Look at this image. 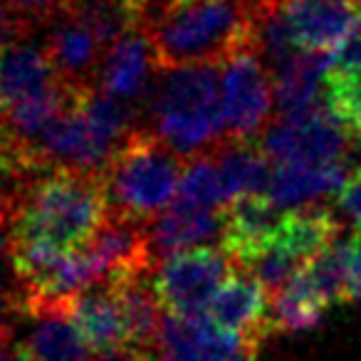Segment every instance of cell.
<instances>
[{
	"label": "cell",
	"mask_w": 361,
	"mask_h": 361,
	"mask_svg": "<svg viewBox=\"0 0 361 361\" xmlns=\"http://www.w3.org/2000/svg\"><path fill=\"white\" fill-rule=\"evenodd\" d=\"M257 0H154L144 32L159 70L216 65L255 47Z\"/></svg>",
	"instance_id": "6da1fadb"
},
{
	"label": "cell",
	"mask_w": 361,
	"mask_h": 361,
	"mask_svg": "<svg viewBox=\"0 0 361 361\" xmlns=\"http://www.w3.org/2000/svg\"><path fill=\"white\" fill-rule=\"evenodd\" d=\"M109 216L104 176L72 169L37 173L23 191L11 226V243H47L80 250Z\"/></svg>",
	"instance_id": "7a4b0ae2"
},
{
	"label": "cell",
	"mask_w": 361,
	"mask_h": 361,
	"mask_svg": "<svg viewBox=\"0 0 361 361\" xmlns=\"http://www.w3.org/2000/svg\"><path fill=\"white\" fill-rule=\"evenodd\" d=\"M149 126L180 159L213 151L223 139L221 75L216 65L164 70L146 104Z\"/></svg>",
	"instance_id": "3957f363"
},
{
	"label": "cell",
	"mask_w": 361,
	"mask_h": 361,
	"mask_svg": "<svg viewBox=\"0 0 361 361\" xmlns=\"http://www.w3.org/2000/svg\"><path fill=\"white\" fill-rule=\"evenodd\" d=\"M186 164L154 131L139 126L102 173L109 213L151 226L178 196Z\"/></svg>",
	"instance_id": "277c9868"
},
{
	"label": "cell",
	"mask_w": 361,
	"mask_h": 361,
	"mask_svg": "<svg viewBox=\"0 0 361 361\" xmlns=\"http://www.w3.org/2000/svg\"><path fill=\"white\" fill-rule=\"evenodd\" d=\"M235 262L223 247L198 245L166 257L154 275V290L166 314H208L216 292L223 287Z\"/></svg>",
	"instance_id": "5b68a950"
},
{
	"label": "cell",
	"mask_w": 361,
	"mask_h": 361,
	"mask_svg": "<svg viewBox=\"0 0 361 361\" xmlns=\"http://www.w3.org/2000/svg\"><path fill=\"white\" fill-rule=\"evenodd\" d=\"M275 77L255 47L221 67V111L226 139H262L272 124Z\"/></svg>",
	"instance_id": "8992f818"
},
{
	"label": "cell",
	"mask_w": 361,
	"mask_h": 361,
	"mask_svg": "<svg viewBox=\"0 0 361 361\" xmlns=\"http://www.w3.org/2000/svg\"><path fill=\"white\" fill-rule=\"evenodd\" d=\"M354 141L329 106H322L302 116H277L262 134L260 144L275 164L331 166L351 154Z\"/></svg>",
	"instance_id": "52a82bcc"
},
{
	"label": "cell",
	"mask_w": 361,
	"mask_h": 361,
	"mask_svg": "<svg viewBox=\"0 0 361 361\" xmlns=\"http://www.w3.org/2000/svg\"><path fill=\"white\" fill-rule=\"evenodd\" d=\"M208 317L213 324L240 336L245 344L260 346L272 336V297L262 282L245 267H233L228 280L216 292Z\"/></svg>",
	"instance_id": "ba28073f"
},
{
	"label": "cell",
	"mask_w": 361,
	"mask_h": 361,
	"mask_svg": "<svg viewBox=\"0 0 361 361\" xmlns=\"http://www.w3.org/2000/svg\"><path fill=\"white\" fill-rule=\"evenodd\" d=\"M282 16L297 50L331 52L351 35L361 8L341 0H282Z\"/></svg>",
	"instance_id": "9c48e42d"
},
{
	"label": "cell",
	"mask_w": 361,
	"mask_h": 361,
	"mask_svg": "<svg viewBox=\"0 0 361 361\" xmlns=\"http://www.w3.org/2000/svg\"><path fill=\"white\" fill-rule=\"evenodd\" d=\"M60 87L45 47L18 35L0 47V116Z\"/></svg>",
	"instance_id": "30bf717a"
},
{
	"label": "cell",
	"mask_w": 361,
	"mask_h": 361,
	"mask_svg": "<svg viewBox=\"0 0 361 361\" xmlns=\"http://www.w3.org/2000/svg\"><path fill=\"white\" fill-rule=\"evenodd\" d=\"M154 75H161L149 35L144 30L131 32L106 50L97 75V90L116 99L136 104L151 94Z\"/></svg>",
	"instance_id": "8fae6325"
},
{
	"label": "cell",
	"mask_w": 361,
	"mask_h": 361,
	"mask_svg": "<svg viewBox=\"0 0 361 361\" xmlns=\"http://www.w3.org/2000/svg\"><path fill=\"white\" fill-rule=\"evenodd\" d=\"M42 47L60 82L77 87H97V75H99L106 47L82 23L62 13L60 18L52 20L50 35Z\"/></svg>",
	"instance_id": "7c38bea8"
},
{
	"label": "cell",
	"mask_w": 361,
	"mask_h": 361,
	"mask_svg": "<svg viewBox=\"0 0 361 361\" xmlns=\"http://www.w3.org/2000/svg\"><path fill=\"white\" fill-rule=\"evenodd\" d=\"M211 154L221 173L226 206L243 196H267L275 166L260 139H223Z\"/></svg>",
	"instance_id": "4fadbf2b"
},
{
	"label": "cell",
	"mask_w": 361,
	"mask_h": 361,
	"mask_svg": "<svg viewBox=\"0 0 361 361\" xmlns=\"http://www.w3.org/2000/svg\"><path fill=\"white\" fill-rule=\"evenodd\" d=\"M72 322L92 354L104 356L126 346V326L111 285H94L70 300Z\"/></svg>",
	"instance_id": "5bb4252c"
},
{
	"label": "cell",
	"mask_w": 361,
	"mask_h": 361,
	"mask_svg": "<svg viewBox=\"0 0 361 361\" xmlns=\"http://www.w3.org/2000/svg\"><path fill=\"white\" fill-rule=\"evenodd\" d=\"M331 57L326 52H297L275 75L277 116H302L326 106L324 87Z\"/></svg>",
	"instance_id": "9a60e30c"
},
{
	"label": "cell",
	"mask_w": 361,
	"mask_h": 361,
	"mask_svg": "<svg viewBox=\"0 0 361 361\" xmlns=\"http://www.w3.org/2000/svg\"><path fill=\"white\" fill-rule=\"evenodd\" d=\"M346 178L349 173L341 164H275L267 198L277 211H295L331 193H339Z\"/></svg>",
	"instance_id": "2e32d148"
},
{
	"label": "cell",
	"mask_w": 361,
	"mask_h": 361,
	"mask_svg": "<svg viewBox=\"0 0 361 361\" xmlns=\"http://www.w3.org/2000/svg\"><path fill=\"white\" fill-rule=\"evenodd\" d=\"M221 226L223 213L201 211V208L173 201L171 208H166L149 226L151 250H154L156 262L161 265L166 257L176 255V252L191 250V247H198L211 238L221 235Z\"/></svg>",
	"instance_id": "e0dca14e"
},
{
	"label": "cell",
	"mask_w": 361,
	"mask_h": 361,
	"mask_svg": "<svg viewBox=\"0 0 361 361\" xmlns=\"http://www.w3.org/2000/svg\"><path fill=\"white\" fill-rule=\"evenodd\" d=\"M116 292L126 326V346L139 351L159 349L166 312L154 290V277H126L106 282Z\"/></svg>",
	"instance_id": "ac0fdd59"
},
{
	"label": "cell",
	"mask_w": 361,
	"mask_h": 361,
	"mask_svg": "<svg viewBox=\"0 0 361 361\" xmlns=\"http://www.w3.org/2000/svg\"><path fill=\"white\" fill-rule=\"evenodd\" d=\"M154 0H67L65 13L109 50L131 32L144 30Z\"/></svg>",
	"instance_id": "d6986e66"
},
{
	"label": "cell",
	"mask_w": 361,
	"mask_h": 361,
	"mask_svg": "<svg viewBox=\"0 0 361 361\" xmlns=\"http://www.w3.org/2000/svg\"><path fill=\"white\" fill-rule=\"evenodd\" d=\"M349 270H351V238L341 235L322 250L302 270L307 285L326 307L349 302Z\"/></svg>",
	"instance_id": "ffe728a7"
},
{
	"label": "cell",
	"mask_w": 361,
	"mask_h": 361,
	"mask_svg": "<svg viewBox=\"0 0 361 361\" xmlns=\"http://www.w3.org/2000/svg\"><path fill=\"white\" fill-rule=\"evenodd\" d=\"M329 307L314 295L302 272L272 295V331L275 334H297L317 326Z\"/></svg>",
	"instance_id": "44dd1931"
},
{
	"label": "cell",
	"mask_w": 361,
	"mask_h": 361,
	"mask_svg": "<svg viewBox=\"0 0 361 361\" xmlns=\"http://www.w3.org/2000/svg\"><path fill=\"white\" fill-rule=\"evenodd\" d=\"M176 201L186 203V206H191V208H201V211L223 213V208H226V196H223L221 173H218L216 159H213L211 151L196 156V159H191L186 164Z\"/></svg>",
	"instance_id": "7402d4cb"
},
{
	"label": "cell",
	"mask_w": 361,
	"mask_h": 361,
	"mask_svg": "<svg viewBox=\"0 0 361 361\" xmlns=\"http://www.w3.org/2000/svg\"><path fill=\"white\" fill-rule=\"evenodd\" d=\"M324 102L346 131L354 139H361V70H329Z\"/></svg>",
	"instance_id": "603a6c76"
},
{
	"label": "cell",
	"mask_w": 361,
	"mask_h": 361,
	"mask_svg": "<svg viewBox=\"0 0 361 361\" xmlns=\"http://www.w3.org/2000/svg\"><path fill=\"white\" fill-rule=\"evenodd\" d=\"M8 11L23 23V27L32 30L40 23H52L65 13L67 0H6Z\"/></svg>",
	"instance_id": "cb8c5ba5"
},
{
	"label": "cell",
	"mask_w": 361,
	"mask_h": 361,
	"mask_svg": "<svg viewBox=\"0 0 361 361\" xmlns=\"http://www.w3.org/2000/svg\"><path fill=\"white\" fill-rule=\"evenodd\" d=\"M339 208L361 231V169H356L354 173H349L344 188L339 191Z\"/></svg>",
	"instance_id": "d4e9b609"
},
{
	"label": "cell",
	"mask_w": 361,
	"mask_h": 361,
	"mask_svg": "<svg viewBox=\"0 0 361 361\" xmlns=\"http://www.w3.org/2000/svg\"><path fill=\"white\" fill-rule=\"evenodd\" d=\"M13 314H18V295L0 282V354L13 346Z\"/></svg>",
	"instance_id": "484cf974"
},
{
	"label": "cell",
	"mask_w": 361,
	"mask_h": 361,
	"mask_svg": "<svg viewBox=\"0 0 361 361\" xmlns=\"http://www.w3.org/2000/svg\"><path fill=\"white\" fill-rule=\"evenodd\" d=\"M336 67H341V70H361V16L356 20L354 30H351V35L339 47Z\"/></svg>",
	"instance_id": "4316f807"
},
{
	"label": "cell",
	"mask_w": 361,
	"mask_h": 361,
	"mask_svg": "<svg viewBox=\"0 0 361 361\" xmlns=\"http://www.w3.org/2000/svg\"><path fill=\"white\" fill-rule=\"evenodd\" d=\"M349 302H361V231H356L354 235H351Z\"/></svg>",
	"instance_id": "83f0119b"
},
{
	"label": "cell",
	"mask_w": 361,
	"mask_h": 361,
	"mask_svg": "<svg viewBox=\"0 0 361 361\" xmlns=\"http://www.w3.org/2000/svg\"><path fill=\"white\" fill-rule=\"evenodd\" d=\"M27 32H30V30H27V27H23V23L18 20L11 11H8L6 3H0V47L6 45V42H11L13 37L27 35Z\"/></svg>",
	"instance_id": "f1b7e54d"
},
{
	"label": "cell",
	"mask_w": 361,
	"mask_h": 361,
	"mask_svg": "<svg viewBox=\"0 0 361 361\" xmlns=\"http://www.w3.org/2000/svg\"><path fill=\"white\" fill-rule=\"evenodd\" d=\"M257 349L255 344H240V349L233 351V356L228 361H257Z\"/></svg>",
	"instance_id": "f546056e"
},
{
	"label": "cell",
	"mask_w": 361,
	"mask_h": 361,
	"mask_svg": "<svg viewBox=\"0 0 361 361\" xmlns=\"http://www.w3.org/2000/svg\"><path fill=\"white\" fill-rule=\"evenodd\" d=\"M11 250V221L0 216V257Z\"/></svg>",
	"instance_id": "4dcf8cb0"
},
{
	"label": "cell",
	"mask_w": 361,
	"mask_h": 361,
	"mask_svg": "<svg viewBox=\"0 0 361 361\" xmlns=\"http://www.w3.org/2000/svg\"><path fill=\"white\" fill-rule=\"evenodd\" d=\"M136 351V361H161L159 359V351H139V349H134Z\"/></svg>",
	"instance_id": "1f68e13d"
},
{
	"label": "cell",
	"mask_w": 361,
	"mask_h": 361,
	"mask_svg": "<svg viewBox=\"0 0 361 361\" xmlns=\"http://www.w3.org/2000/svg\"><path fill=\"white\" fill-rule=\"evenodd\" d=\"M341 3H351V6H356V8H361V0H341Z\"/></svg>",
	"instance_id": "d6a6232c"
},
{
	"label": "cell",
	"mask_w": 361,
	"mask_h": 361,
	"mask_svg": "<svg viewBox=\"0 0 361 361\" xmlns=\"http://www.w3.org/2000/svg\"><path fill=\"white\" fill-rule=\"evenodd\" d=\"M0 361H3V354H0Z\"/></svg>",
	"instance_id": "836d02e7"
},
{
	"label": "cell",
	"mask_w": 361,
	"mask_h": 361,
	"mask_svg": "<svg viewBox=\"0 0 361 361\" xmlns=\"http://www.w3.org/2000/svg\"><path fill=\"white\" fill-rule=\"evenodd\" d=\"M92 361H94V359H92Z\"/></svg>",
	"instance_id": "e575fe53"
}]
</instances>
